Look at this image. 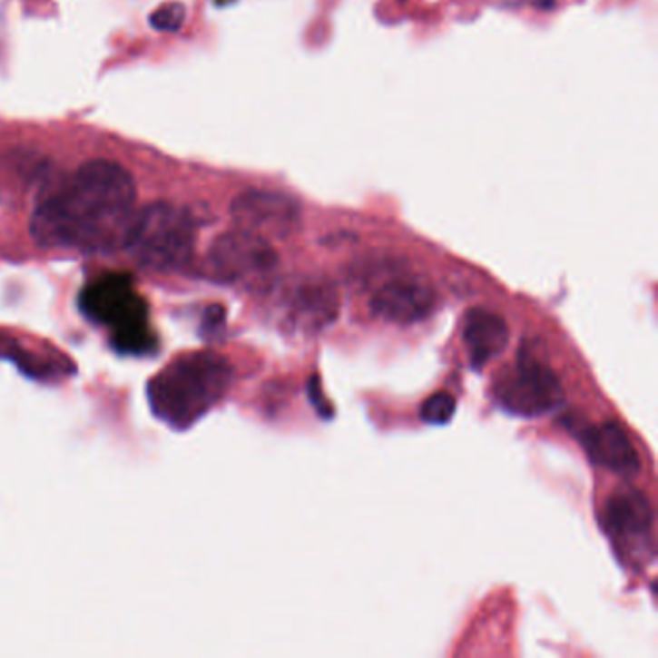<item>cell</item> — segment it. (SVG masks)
I'll return each instance as SVG.
<instances>
[{"instance_id": "obj_10", "label": "cell", "mask_w": 658, "mask_h": 658, "mask_svg": "<svg viewBox=\"0 0 658 658\" xmlns=\"http://www.w3.org/2000/svg\"><path fill=\"white\" fill-rule=\"evenodd\" d=\"M340 313V294L336 286L320 277H308L288 288L286 323L300 332H320Z\"/></svg>"}, {"instance_id": "obj_1", "label": "cell", "mask_w": 658, "mask_h": 658, "mask_svg": "<svg viewBox=\"0 0 658 658\" xmlns=\"http://www.w3.org/2000/svg\"><path fill=\"white\" fill-rule=\"evenodd\" d=\"M135 197L128 168L106 159L89 161L39 199L29 232L37 246L49 250H122Z\"/></svg>"}, {"instance_id": "obj_14", "label": "cell", "mask_w": 658, "mask_h": 658, "mask_svg": "<svg viewBox=\"0 0 658 658\" xmlns=\"http://www.w3.org/2000/svg\"><path fill=\"white\" fill-rule=\"evenodd\" d=\"M149 22L157 32L174 34L186 22V6L180 3H166L151 14Z\"/></svg>"}, {"instance_id": "obj_5", "label": "cell", "mask_w": 658, "mask_h": 658, "mask_svg": "<svg viewBox=\"0 0 658 658\" xmlns=\"http://www.w3.org/2000/svg\"><path fill=\"white\" fill-rule=\"evenodd\" d=\"M214 280L238 288L259 290L272 284L279 270V253L263 236L236 228L212 241L207 255Z\"/></svg>"}, {"instance_id": "obj_11", "label": "cell", "mask_w": 658, "mask_h": 658, "mask_svg": "<svg viewBox=\"0 0 658 658\" xmlns=\"http://www.w3.org/2000/svg\"><path fill=\"white\" fill-rule=\"evenodd\" d=\"M581 445L591 456V460L612 473L624 477H633L641 469L639 452L632 438L616 423L591 425L581 431Z\"/></svg>"}, {"instance_id": "obj_9", "label": "cell", "mask_w": 658, "mask_h": 658, "mask_svg": "<svg viewBox=\"0 0 658 658\" xmlns=\"http://www.w3.org/2000/svg\"><path fill=\"white\" fill-rule=\"evenodd\" d=\"M653 508L645 495L624 488L612 495L604 506V525L616 546L630 556L651 550Z\"/></svg>"}, {"instance_id": "obj_8", "label": "cell", "mask_w": 658, "mask_h": 658, "mask_svg": "<svg viewBox=\"0 0 658 658\" xmlns=\"http://www.w3.org/2000/svg\"><path fill=\"white\" fill-rule=\"evenodd\" d=\"M435 288L416 274H394L382 282L369 300L377 319L396 325H411L427 319L437 308Z\"/></svg>"}, {"instance_id": "obj_7", "label": "cell", "mask_w": 658, "mask_h": 658, "mask_svg": "<svg viewBox=\"0 0 658 658\" xmlns=\"http://www.w3.org/2000/svg\"><path fill=\"white\" fill-rule=\"evenodd\" d=\"M238 228L270 240H286L300 231L301 207L294 197L270 190L241 192L231 205Z\"/></svg>"}, {"instance_id": "obj_12", "label": "cell", "mask_w": 658, "mask_h": 658, "mask_svg": "<svg viewBox=\"0 0 658 658\" xmlns=\"http://www.w3.org/2000/svg\"><path fill=\"white\" fill-rule=\"evenodd\" d=\"M508 340V325L498 313L483 308H473L467 311L464 320V342L471 367L481 369L486 363L496 359L506 349Z\"/></svg>"}, {"instance_id": "obj_13", "label": "cell", "mask_w": 658, "mask_h": 658, "mask_svg": "<svg viewBox=\"0 0 658 658\" xmlns=\"http://www.w3.org/2000/svg\"><path fill=\"white\" fill-rule=\"evenodd\" d=\"M456 413V400L448 392H435L421 404L419 416L428 425H447Z\"/></svg>"}, {"instance_id": "obj_2", "label": "cell", "mask_w": 658, "mask_h": 658, "mask_svg": "<svg viewBox=\"0 0 658 658\" xmlns=\"http://www.w3.org/2000/svg\"><path fill=\"white\" fill-rule=\"evenodd\" d=\"M232 385V367L214 351H192L166 363L149 380L155 417L176 431L190 428L217 406Z\"/></svg>"}, {"instance_id": "obj_6", "label": "cell", "mask_w": 658, "mask_h": 658, "mask_svg": "<svg viewBox=\"0 0 658 658\" xmlns=\"http://www.w3.org/2000/svg\"><path fill=\"white\" fill-rule=\"evenodd\" d=\"M493 398L512 416L533 419L562 408L564 387L550 367L519 351L517 359L496 377Z\"/></svg>"}, {"instance_id": "obj_4", "label": "cell", "mask_w": 658, "mask_h": 658, "mask_svg": "<svg viewBox=\"0 0 658 658\" xmlns=\"http://www.w3.org/2000/svg\"><path fill=\"white\" fill-rule=\"evenodd\" d=\"M83 315L113 334L116 349L126 354H143L155 346L147 323V305L130 277L106 274L87 284L80 296Z\"/></svg>"}, {"instance_id": "obj_3", "label": "cell", "mask_w": 658, "mask_h": 658, "mask_svg": "<svg viewBox=\"0 0 658 658\" xmlns=\"http://www.w3.org/2000/svg\"><path fill=\"white\" fill-rule=\"evenodd\" d=\"M122 250L143 269L182 270L195 251V222L188 211L172 203L145 205L133 212Z\"/></svg>"}]
</instances>
